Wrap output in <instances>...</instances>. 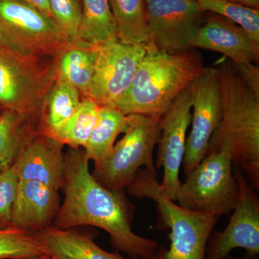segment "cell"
<instances>
[{
    "instance_id": "4dcf8cb0",
    "label": "cell",
    "mask_w": 259,
    "mask_h": 259,
    "mask_svg": "<svg viewBox=\"0 0 259 259\" xmlns=\"http://www.w3.org/2000/svg\"><path fill=\"white\" fill-rule=\"evenodd\" d=\"M31 5L33 8L40 10L42 13L49 16L51 19V13L50 10V5H49V0H20ZM52 20V19H51Z\"/></svg>"
},
{
    "instance_id": "30bf717a",
    "label": "cell",
    "mask_w": 259,
    "mask_h": 259,
    "mask_svg": "<svg viewBox=\"0 0 259 259\" xmlns=\"http://www.w3.org/2000/svg\"><path fill=\"white\" fill-rule=\"evenodd\" d=\"M190 88L193 114L182 162L185 177L207 154L209 141L221 122L223 103L218 68H204Z\"/></svg>"
},
{
    "instance_id": "44dd1931",
    "label": "cell",
    "mask_w": 259,
    "mask_h": 259,
    "mask_svg": "<svg viewBox=\"0 0 259 259\" xmlns=\"http://www.w3.org/2000/svg\"><path fill=\"white\" fill-rule=\"evenodd\" d=\"M117 38L109 0H81L78 44L97 47Z\"/></svg>"
},
{
    "instance_id": "e0dca14e",
    "label": "cell",
    "mask_w": 259,
    "mask_h": 259,
    "mask_svg": "<svg viewBox=\"0 0 259 259\" xmlns=\"http://www.w3.org/2000/svg\"><path fill=\"white\" fill-rule=\"evenodd\" d=\"M45 255L53 259H136L102 249L86 234L49 226L35 232Z\"/></svg>"
},
{
    "instance_id": "ba28073f",
    "label": "cell",
    "mask_w": 259,
    "mask_h": 259,
    "mask_svg": "<svg viewBox=\"0 0 259 259\" xmlns=\"http://www.w3.org/2000/svg\"><path fill=\"white\" fill-rule=\"evenodd\" d=\"M0 29L26 56L58 59L72 45L49 16L20 0H0Z\"/></svg>"
},
{
    "instance_id": "9a60e30c",
    "label": "cell",
    "mask_w": 259,
    "mask_h": 259,
    "mask_svg": "<svg viewBox=\"0 0 259 259\" xmlns=\"http://www.w3.org/2000/svg\"><path fill=\"white\" fill-rule=\"evenodd\" d=\"M190 47L221 53L233 63L258 62L259 59V44L236 23L213 13L206 14Z\"/></svg>"
},
{
    "instance_id": "5bb4252c",
    "label": "cell",
    "mask_w": 259,
    "mask_h": 259,
    "mask_svg": "<svg viewBox=\"0 0 259 259\" xmlns=\"http://www.w3.org/2000/svg\"><path fill=\"white\" fill-rule=\"evenodd\" d=\"M64 145L44 133L32 131L14 166L19 180L35 181L59 191L65 183Z\"/></svg>"
},
{
    "instance_id": "d4e9b609",
    "label": "cell",
    "mask_w": 259,
    "mask_h": 259,
    "mask_svg": "<svg viewBox=\"0 0 259 259\" xmlns=\"http://www.w3.org/2000/svg\"><path fill=\"white\" fill-rule=\"evenodd\" d=\"M204 13L221 15L243 28L255 42L259 44V8L234 3L230 0H197Z\"/></svg>"
},
{
    "instance_id": "9c48e42d",
    "label": "cell",
    "mask_w": 259,
    "mask_h": 259,
    "mask_svg": "<svg viewBox=\"0 0 259 259\" xmlns=\"http://www.w3.org/2000/svg\"><path fill=\"white\" fill-rule=\"evenodd\" d=\"M93 48L95 69L88 98L113 107L131 86L146 49L118 38Z\"/></svg>"
},
{
    "instance_id": "3957f363",
    "label": "cell",
    "mask_w": 259,
    "mask_h": 259,
    "mask_svg": "<svg viewBox=\"0 0 259 259\" xmlns=\"http://www.w3.org/2000/svg\"><path fill=\"white\" fill-rule=\"evenodd\" d=\"M204 69L201 54L193 49L170 54L151 48L140 62L128 90L113 107L125 115H163Z\"/></svg>"
},
{
    "instance_id": "1f68e13d",
    "label": "cell",
    "mask_w": 259,
    "mask_h": 259,
    "mask_svg": "<svg viewBox=\"0 0 259 259\" xmlns=\"http://www.w3.org/2000/svg\"><path fill=\"white\" fill-rule=\"evenodd\" d=\"M234 3L251 7V8H259V0H230Z\"/></svg>"
},
{
    "instance_id": "83f0119b",
    "label": "cell",
    "mask_w": 259,
    "mask_h": 259,
    "mask_svg": "<svg viewBox=\"0 0 259 259\" xmlns=\"http://www.w3.org/2000/svg\"><path fill=\"white\" fill-rule=\"evenodd\" d=\"M18 182L14 166L0 171V229L13 227L12 211Z\"/></svg>"
},
{
    "instance_id": "d6a6232c",
    "label": "cell",
    "mask_w": 259,
    "mask_h": 259,
    "mask_svg": "<svg viewBox=\"0 0 259 259\" xmlns=\"http://www.w3.org/2000/svg\"><path fill=\"white\" fill-rule=\"evenodd\" d=\"M225 259H238L236 258H234V257L231 256V255H228V256H227L226 258ZM243 259H257L256 257H253V256H248V255H246V257L245 258Z\"/></svg>"
},
{
    "instance_id": "6da1fadb",
    "label": "cell",
    "mask_w": 259,
    "mask_h": 259,
    "mask_svg": "<svg viewBox=\"0 0 259 259\" xmlns=\"http://www.w3.org/2000/svg\"><path fill=\"white\" fill-rule=\"evenodd\" d=\"M90 160L80 148L65 153V197L54 227L61 230L90 226L101 228L110 236L116 249L136 259H151L157 242L135 233L132 229L134 207L124 191H112L93 177Z\"/></svg>"
},
{
    "instance_id": "5b68a950",
    "label": "cell",
    "mask_w": 259,
    "mask_h": 259,
    "mask_svg": "<svg viewBox=\"0 0 259 259\" xmlns=\"http://www.w3.org/2000/svg\"><path fill=\"white\" fill-rule=\"evenodd\" d=\"M162 115H127L125 136L102 163L95 166L93 175L112 191H124L132 183L141 167L156 175L153 151L161 136Z\"/></svg>"
},
{
    "instance_id": "484cf974",
    "label": "cell",
    "mask_w": 259,
    "mask_h": 259,
    "mask_svg": "<svg viewBox=\"0 0 259 259\" xmlns=\"http://www.w3.org/2000/svg\"><path fill=\"white\" fill-rule=\"evenodd\" d=\"M44 255L36 233L15 227L0 229V259H30Z\"/></svg>"
},
{
    "instance_id": "cb8c5ba5",
    "label": "cell",
    "mask_w": 259,
    "mask_h": 259,
    "mask_svg": "<svg viewBox=\"0 0 259 259\" xmlns=\"http://www.w3.org/2000/svg\"><path fill=\"white\" fill-rule=\"evenodd\" d=\"M100 107L91 99H83L76 112L52 138L69 148L84 147L96 124Z\"/></svg>"
},
{
    "instance_id": "8fae6325",
    "label": "cell",
    "mask_w": 259,
    "mask_h": 259,
    "mask_svg": "<svg viewBox=\"0 0 259 259\" xmlns=\"http://www.w3.org/2000/svg\"><path fill=\"white\" fill-rule=\"evenodd\" d=\"M151 45L170 54L191 50L206 13L197 0H146Z\"/></svg>"
},
{
    "instance_id": "7402d4cb",
    "label": "cell",
    "mask_w": 259,
    "mask_h": 259,
    "mask_svg": "<svg viewBox=\"0 0 259 259\" xmlns=\"http://www.w3.org/2000/svg\"><path fill=\"white\" fill-rule=\"evenodd\" d=\"M95 63L94 48L75 42L58 58L57 76L77 89L83 99L88 98Z\"/></svg>"
},
{
    "instance_id": "2e32d148",
    "label": "cell",
    "mask_w": 259,
    "mask_h": 259,
    "mask_svg": "<svg viewBox=\"0 0 259 259\" xmlns=\"http://www.w3.org/2000/svg\"><path fill=\"white\" fill-rule=\"evenodd\" d=\"M59 209L58 191L35 181L19 180L11 226L23 231H41L51 226Z\"/></svg>"
},
{
    "instance_id": "7c38bea8",
    "label": "cell",
    "mask_w": 259,
    "mask_h": 259,
    "mask_svg": "<svg viewBox=\"0 0 259 259\" xmlns=\"http://www.w3.org/2000/svg\"><path fill=\"white\" fill-rule=\"evenodd\" d=\"M239 198L223 231L212 232L206 248V259H225L236 248L248 256L259 254V197L241 170L235 168Z\"/></svg>"
},
{
    "instance_id": "603a6c76",
    "label": "cell",
    "mask_w": 259,
    "mask_h": 259,
    "mask_svg": "<svg viewBox=\"0 0 259 259\" xmlns=\"http://www.w3.org/2000/svg\"><path fill=\"white\" fill-rule=\"evenodd\" d=\"M32 131V122L25 116L5 109L0 112V171L13 166Z\"/></svg>"
},
{
    "instance_id": "f546056e",
    "label": "cell",
    "mask_w": 259,
    "mask_h": 259,
    "mask_svg": "<svg viewBox=\"0 0 259 259\" xmlns=\"http://www.w3.org/2000/svg\"><path fill=\"white\" fill-rule=\"evenodd\" d=\"M0 55L29 56L25 55L19 50L1 29H0Z\"/></svg>"
},
{
    "instance_id": "ffe728a7",
    "label": "cell",
    "mask_w": 259,
    "mask_h": 259,
    "mask_svg": "<svg viewBox=\"0 0 259 259\" xmlns=\"http://www.w3.org/2000/svg\"><path fill=\"white\" fill-rule=\"evenodd\" d=\"M127 127V115L112 106H101L96 124L83 151L95 166L100 164L111 152L117 136Z\"/></svg>"
},
{
    "instance_id": "836d02e7",
    "label": "cell",
    "mask_w": 259,
    "mask_h": 259,
    "mask_svg": "<svg viewBox=\"0 0 259 259\" xmlns=\"http://www.w3.org/2000/svg\"><path fill=\"white\" fill-rule=\"evenodd\" d=\"M30 259H53V258H51V257L49 256V255H42V256L36 257V258H30Z\"/></svg>"
},
{
    "instance_id": "4fadbf2b",
    "label": "cell",
    "mask_w": 259,
    "mask_h": 259,
    "mask_svg": "<svg viewBox=\"0 0 259 259\" xmlns=\"http://www.w3.org/2000/svg\"><path fill=\"white\" fill-rule=\"evenodd\" d=\"M191 110L192 102L188 86L175 98L161 117L156 166L163 168V179L160 184L161 190L173 201H176L182 184L180 171L185 156L187 129L192 119Z\"/></svg>"
},
{
    "instance_id": "ac0fdd59",
    "label": "cell",
    "mask_w": 259,
    "mask_h": 259,
    "mask_svg": "<svg viewBox=\"0 0 259 259\" xmlns=\"http://www.w3.org/2000/svg\"><path fill=\"white\" fill-rule=\"evenodd\" d=\"M81 96L72 84L56 76L42 103L40 132L54 137L79 108Z\"/></svg>"
},
{
    "instance_id": "277c9868",
    "label": "cell",
    "mask_w": 259,
    "mask_h": 259,
    "mask_svg": "<svg viewBox=\"0 0 259 259\" xmlns=\"http://www.w3.org/2000/svg\"><path fill=\"white\" fill-rule=\"evenodd\" d=\"M140 199H150L158 209V228L170 230L169 249L158 248L151 259H206L207 242L219 218L193 212L181 207L166 197L157 176L141 168L126 189Z\"/></svg>"
},
{
    "instance_id": "f1b7e54d",
    "label": "cell",
    "mask_w": 259,
    "mask_h": 259,
    "mask_svg": "<svg viewBox=\"0 0 259 259\" xmlns=\"http://www.w3.org/2000/svg\"><path fill=\"white\" fill-rule=\"evenodd\" d=\"M232 62V61H231ZM236 72L247 87L253 92L255 96L259 97V68L253 63L232 62Z\"/></svg>"
},
{
    "instance_id": "52a82bcc",
    "label": "cell",
    "mask_w": 259,
    "mask_h": 259,
    "mask_svg": "<svg viewBox=\"0 0 259 259\" xmlns=\"http://www.w3.org/2000/svg\"><path fill=\"white\" fill-rule=\"evenodd\" d=\"M0 55V107L33 122L40 117L46 95L57 76V59Z\"/></svg>"
},
{
    "instance_id": "8992f818",
    "label": "cell",
    "mask_w": 259,
    "mask_h": 259,
    "mask_svg": "<svg viewBox=\"0 0 259 259\" xmlns=\"http://www.w3.org/2000/svg\"><path fill=\"white\" fill-rule=\"evenodd\" d=\"M239 198L231 154L226 149L207 153L186 176L177 192L179 205L218 216L231 214Z\"/></svg>"
},
{
    "instance_id": "7a4b0ae2",
    "label": "cell",
    "mask_w": 259,
    "mask_h": 259,
    "mask_svg": "<svg viewBox=\"0 0 259 259\" xmlns=\"http://www.w3.org/2000/svg\"><path fill=\"white\" fill-rule=\"evenodd\" d=\"M222 96L221 122L207 153L226 149L233 164L259 190V97L243 82L230 59L218 66Z\"/></svg>"
},
{
    "instance_id": "4316f807",
    "label": "cell",
    "mask_w": 259,
    "mask_h": 259,
    "mask_svg": "<svg viewBox=\"0 0 259 259\" xmlns=\"http://www.w3.org/2000/svg\"><path fill=\"white\" fill-rule=\"evenodd\" d=\"M51 19L71 44L76 42L81 19V0H49Z\"/></svg>"
},
{
    "instance_id": "d6986e66",
    "label": "cell",
    "mask_w": 259,
    "mask_h": 259,
    "mask_svg": "<svg viewBox=\"0 0 259 259\" xmlns=\"http://www.w3.org/2000/svg\"><path fill=\"white\" fill-rule=\"evenodd\" d=\"M121 41L148 49L153 48L148 32L146 0H109Z\"/></svg>"
}]
</instances>
